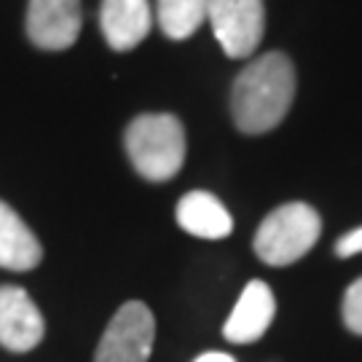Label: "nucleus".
I'll return each instance as SVG.
<instances>
[{
  "label": "nucleus",
  "mask_w": 362,
  "mask_h": 362,
  "mask_svg": "<svg viewBox=\"0 0 362 362\" xmlns=\"http://www.w3.org/2000/svg\"><path fill=\"white\" fill-rule=\"evenodd\" d=\"M296 97V70L285 54L269 52L236 76L231 113L245 134H263L285 121Z\"/></svg>",
  "instance_id": "1"
},
{
  "label": "nucleus",
  "mask_w": 362,
  "mask_h": 362,
  "mask_svg": "<svg viewBox=\"0 0 362 362\" xmlns=\"http://www.w3.org/2000/svg\"><path fill=\"white\" fill-rule=\"evenodd\" d=\"M124 145L145 180H172L185 161V129L172 113H145L127 127Z\"/></svg>",
  "instance_id": "2"
},
{
  "label": "nucleus",
  "mask_w": 362,
  "mask_h": 362,
  "mask_svg": "<svg viewBox=\"0 0 362 362\" xmlns=\"http://www.w3.org/2000/svg\"><path fill=\"white\" fill-rule=\"evenodd\" d=\"M320 233V212L303 202H290L276 207L260 223L255 233V252L269 266H290L317 245Z\"/></svg>",
  "instance_id": "3"
},
{
  "label": "nucleus",
  "mask_w": 362,
  "mask_h": 362,
  "mask_svg": "<svg viewBox=\"0 0 362 362\" xmlns=\"http://www.w3.org/2000/svg\"><path fill=\"white\" fill-rule=\"evenodd\" d=\"M156 341V320L143 300H129L113 314L94 351V362H148Z\"/></svg>",
  "instance_id": "4"
},
{
  "label": "nucleus",
  "mask_w": 362,
  "mask_h": 362,
  "mask_svg": "<svg viewBox=\"0 0 362 362\" xmlns=\"http://www.w3.org/2000/svg\"><path fill=\"white\" fill-rule=\"evenodd\" d=\"M207 19L226 57L247 59L263 40V0H209Z\"/></svg>",
  "instance_id": "5"
},
{
  "label": "nucleus",
  "mask_w": 362,
  "mask_h": 362,
  "mask_svg": "<svg viewBox=\"0 0 362 362\" xmlns=\"http://www.w3.org/2000/svg\"><path fill=\"white\" fill-rule=\"evenodd\" d=\"M81 0H30L27 35L43 52H65L81 35Z\"/></svg>",
  "instance_id": "6"
},
{
  "label": "nucleus",
  "mask_w": 362,
  "mask_h": 362,
  "mask_svg": "<svg viewBox=\"0 0 362 362\" xmlns=\"http://www.w3.org/2000/svg\"><path fill=\"white\" fill-rule=\"evenodd\" d=\"M46 333L43 314L22 287L0 285V346L8 351L35 349Z\"/></svg>",
  "instance_id": "7"
},
{
  "label": "nucleus",
  "mask_w": 362,
  "mask_h": 362,
  "mask_svg": "<svg viewBox=\"0 0 362 362\" xmlns=\"http://www.w3.org/2000/svg\"><path fill=\"white\" fill-rule=\"evenodd\" d=\"M274 311H276V300H274L272 287L260 279H252L242 290L231 317L223 325V336L231 344H255L272 327Z\"/></svg>",
  "instance_id": "8"
},
{
  "label": "nucleus",
  "mask_w": 362,
  "mask_h": 362,
  "mask_svg": "<svg viewBox=\"0 0 362 362\" xmlns=\"http://www.w3.org/2000/svg\"><path fill=\"white\" fill-rule=\"evenodd\" d=\"M100 27L113 52H129L148 38L153 27V8L148 0H103Z\"/></svg>",
  "instance_id": "9"
},
{
  "label": "nucleus",
  "mask_w": 362,
  "mask_h": 362,
  "mask_svg": "<svg viewBox=\"0 0 362 362\" xmlns=\"http://www.w3.org/2000/svg\"><path fill=\"white\" fill-rule=\"evenodd\" d=\"M177 226L199 239H226L233 231L231 212L207 191H191L177 202Z\"/></svg>",
  "instance_id": "10"
},
{
  "label": "nucleus",
  "mask_w": 362,
  "mask_h": 362,
  "mask_svg": "<svg viewBox=\"0 0 362 362\" xmlns=\"http://www.w3.org/2000/svg\"><path fill=\"white\" fill-rule=\"evenodd\" d=\"M43 258V247L6 202H0V269L33 272Z\"/></svg>",
  "instance_id": "11"
},
{
  "label": "nucleus",
  "mask_w": 362,
  "mask_h": 362,
  "mask_svg": "<svg viewBox=\"0 0 362 362\" xmlns=\"http://www.w3.org/2000/svg\"><path fill=\"white\" fill-rule=\"evenodd\" d=\"M209 0H158L156 22L172 40L191 38L207 19Z\"/></svg>",
  "instance_id": "12"
},
{
  "label": "nucleus",
  "mask_w": 362,
  "mask_h": 362,
  "mask_svg": "<svg viewBox=\"0 0 362 362\" xmlns=\"http://www.w3.org/2000/svg\"><path fill=\"white\" fill-rule=\"evenodd\" d=\"M341 314H344V325L349 327L351 333H354V336H362V276L346 287Z\"/></svg>",
  "instance_id": "13"
},
{
  "label": "nucleus",
  "mask_w": 362,
  "mask_h": 362,
  "mask_svg": "<svg viewBox=\"0 0 362 362\" xmlns=\"http://www.w3.org/2000/svg\"><path fill=\"white\" fill-rule=\"evenodd\" d=\"M360 252H362V226L349 233H344L336 242L338 258H351V255H360Z\"/></svg>",
  "instance_id": "14"
},
{
  "label": "nucleus",
  "mask_w": 362,
  "mask_h": 362,
  "mask_svg": "<svg viewBox=\"0 0 362 362\" xmlns=\"http://www.w3.org/2000/svg\"><path fill=\"white\" fill-rule=\"evenodd\" d=\"M194 362H236V360H233L231 354H226V351H204Z\"/></svg>",
  "instance_id": "15"
}]
</instances>
